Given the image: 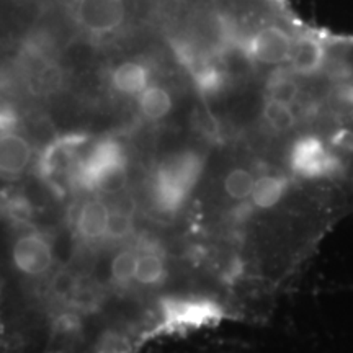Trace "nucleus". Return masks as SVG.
<instances>
[{"label":"nucleus","mask_w":353,"mask_h":353,"mask_svg":"<svg viewBox=\"0 0 353 353\" xmlns=\"http://www.w3.org/2000/svg\"><path fill=\"white\" fill-rule=\"evenodd\" d=\"M206 169V156L182 151L167 156L154 175L152 200L159 211L174 214L185 205Z\"/></svg>","instance_id":"1"},{"label":"nucleus","mask_w":353,"mask_h":353,"mask_svg":"<svg viewBox=\"0 0 353 353\" xmlns=\"http://www.w3.org/2000/svg\"><path fill=\"white\" fill-rule=\"evenodd\" d=\"M8 260L12 268L26 278L43 276L54 262L51 242L37 231L15 234L8 245Z\"/></svg>","instance_id":"2"},{"label":"nucleus","mask_w":353,"mask_h":353,"mask_svg":"<svg viewBox=\"0 0 353 353\" xmlns=\"http://www.w3.org/2000/svg\"><path fill=\"white\" fill-rule=\"evenodd\" d=\"M120 169H126V152L123 145L113 139H101L81 159L74 179L79 187L99 190L100 183L110 174Z\"/></svg>","instance_id":"3"},{"label":"nucleus","mask_w":353,"mask_h":353,"mask_svg":"<svg viewBox=\"0 0 353 353\" xmlns=\"http://www.w3.org/2000/svg\"><path fill=\"white\" fill-rule=\"evenodd\" d=\"M74 17L77 25L87 33L105 37L123 25L126 7L123 0H77Z\"/></svg>","instance_id":"4"},{"label":"nucleus","mask_w":353,"mask_h":353,"mask_svg":"<svg viewBox=\"0 0 353 353\" xmlns=\"http://www.w3.org/2000/svg\"><path fill=\"white\" fill-rule=\"evenodd\" d=\"M85 144V138L79 134L63 136L57 138L46 145L41 161H39V169L43 175L50 180L61 179L74 170L76 174L79 162H81V149Z\"/></svg>","instance_id":"5"},{"label":"nucleus","mask_w":353,"mask_h":353,"mask_svg":"<svg viewBox=\"0 0 353 353\" xmlns=\"http://www.w3.org/2000/svg\"><path fill=\"white\" fill-rule=\"evenodd\" d=\"M33 161V145L15 130L0 131V180L20 179Z\"/></svg>","instance_id":"6"},{"label":"nucleus","mask_w":353,"mask_h":353,"mask_svg":"<svg viewBox=\"0 0 353 353\" xmlns=\"http://www.w3.org/2000/svg\"><path fill=\"white\" fill-rule=\"evenodd\" d=\"M110 214L112 213L107 203L99 198L85 201L77 216V232L88 241L103 239L107 234Z\"/></svg>","instance_id":"7"},{"label":"nucleus","mask_w":353,"mask_h":353,"mask_svg":"<svg viewBox=\"0 0 353 353\" xmlns=\"http://www.w3.org/2000/svg\"><path fill=\"white\" fill-rule=\"evenodd\" d=\"M26 85L33 95L46 97L54 94L63 85V70L51 61H37L28 68Z\"/></svg>","instance_id":"8"},{"label":"nucleus","mask_w":353,"mask_h":353,"mask_svg":"<svg viewBox=\"0 0 353 353\" xmlns=\"http://www.w3.org/2000/svg\"><path fill=\"white\" fill-rule=\"evenodd\" d=\"M112 83L123 95L139 97L149 87V70L143 64L128 61L113 70Z\"/></svg>","instance_id":"9"},{"label":"nucleus","mask_w":353,"mask_h":353,"mask_svg":"<svg viewBox=\"0 0 353 353\" xmlns=\"http://www.w3.org/2000/svg\"><path fill=\"white\" fill-rule=\"evenodd\" d=\"M172 97L165 88L159 85H149L143 94L139 95V110L148 120L159 121L170 113Z\"/></svg>","instance_id":"10"},{"label":"nucleus","mask_w":353,"mask_h":353,"mask_svg":"<svg viewBox=\"0 0 353 353\" xmlns=\"http://www.w3.org/2000/svg\"><path fill=\"white\" fill-rule=\"evenodd\" d=\"M165 278V263L162 257L156 252H144L138 259L134 280L141 285L154 286L162 283Z\"/></svg>","instance_id":"11"},{"label":"nucleus","mask_w":353,"mask_h":353,"mask_svg":"<svg viewBox=\"0 0 353 353\" xmlns=\"http://www.w3.org/2000/svg\"><path fill=\"white\" fill-rule=\"evenodd\" d=\"M138 259L139 255L136 254L134 249L128 247L123 249L120 254L114 255L112 267V280L117 285H128L131 280H134L136 276V268H138Z\"/></svg>","instance_id":"12"},{"label":"nucleus","mask_w":353,"mask_h":353,"mask_svg":"<svg viewBox=\"0 0 353 353\" xmlns=\"http://www.w3.org/2000/svg\"><path fill=\"white\" fill-rule=\"evenodd\" d=\"M132 229H134L132 214L113 211V213L110 214L108 228H107V234H105V237H108V239L112 241H123L130 236Z\"/></svg>","instance_id":"13"},{"label":"nucleus","mask_w":353,"mask_h":353,"mask_svg":"<svg viewBox=\"0 0 353 353\" xmlns=\"http://www.w3.org/2000/svg\"><path fill=\"white\" fill-rule=\"evenodd\" d=\"M50 291L52 296L65 299L69 296H74V293L77 291V280L74 273L69 270H59L54 276L51 278Z\"/></svg>","instance_id":"14"},{"label":"nucleus","mask_w":353,"mask_h":353,"mask_svg":"<svg viewBox=\"0 0 353 353\" xmlns=\"http://www.w3.org/2000/svg\"><path fill=\"white\" fill-rule=\"evenodd\" d=\"M126 182H128L126 169H120L113 172V174H110L107 179L100 183L99 190L100 192L107 193V195H118V193L126 187Z\"/></svg>","instance_id":"15"}]
</instances>
